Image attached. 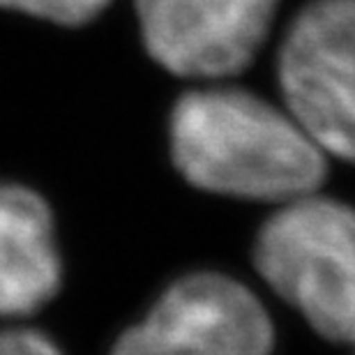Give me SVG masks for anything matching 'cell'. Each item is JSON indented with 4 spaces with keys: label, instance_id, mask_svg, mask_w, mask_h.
<instances>
[{
    "label": "cell",
    "instance_id": "obj_6",
    "mask_svg": "<svg viewBox=\"0 0 355 355\" xmlns=\"http://www.w3.org/2000/svg\"><path fill=\"white\" fill-rule=\"evenodd\" d=\"M60 286L49 205L21 184L0 182V316H28Z\"/></svg>",
    "mask_w": 355,
    "mask_h": 355
},
{
    "label": "cell",
    "instance_id": "obj_8",
    "mask_svg": "<svg viewBox=\"0 0 355 355\" xmlns=\"http://www.w3.org/2000/svg\"><path fill=\"white\" fill-rule=\"evenodd\" d=\"M0 355H60V351L37 330H3Z\"/></svg>",
    "mask_w": 355,
    "mask_h": 355
},
{
    "label": "cell",
    "instance_id": "obj_4",
    "mask_svg": "<svg viewBox=\"0 0 355 355\" xmlns=\"http://www.w3.org/2000/svg\"><path fill=\"white\" fill-rule=\"evenodd\" d=\"M272 323L240 282L217 272L184 277L111 355H270Z\"/></svg>",
    "mask_w": 355,
    "mask_h": 355
},
{
    "label": "cell",
    "instance_id": "obj_1",
    "mask_svg": "<svg viewBox=\"0 0 355 355\" xmlns=\"http://www.w3.org/2000/svg\"><path fill=\"white\" fill-rule=\"evenodd\" d=\"M175 166L198 189L288 203L325 180V153L277 106L243 88L182 95L171 113Z\"/></svg>",
    "mask_w": 355,
    "mask_h": 355
},
{
    "label": "cell",
    "instance_id": "obj_3",
    "mask_svg": "<svg viewBox=\"0 0 355 355\" xmlns=\"http://www.w3.org/2000/svg\"><path fill=\"white\" fill-rule=\"evenodd\" d=\"M288 113L323 153L355 162V0H314L279 51Z\"/></svg>",
    "mask_w": 355,
    "mask_h": 355
},
{
    "label": "cell",
    "instance_id": "obj_2",
    "mask_svg": "<svg viewBox=\"0 0 355 355\" xmlns=\"http://www.w3.org/2000/svg\"><path fill=\"white\" fill-rule=\"evenodd\" d=\"M254 266L318 335L355 344V210L316 194L263 224Z\"/></svg>",
    "mask_w": 355,
    "mask_h": 355
},
{
    "label": "cell",
    "instance_id": "obj_5",
    "mask_svg": "<svg viewBox=\"0 0 355 355\" xmlns=\"http://www.w3.org/2000/svg\"><path fill=\"white\" fill-rule=\"evenodd\" d=\"M277 0H137L148 53L178 76L224 79L254 60Z\"/></svg>",
    "mask_w": 355,
    "mask_h": 355
},
{
    "label": "cell",
    "instance_id": "obj_7",
    "mask_svg": "<svg viewBox=\"0 0 355 355\" xmlns=\"http://www.w3.org/2000/svg\"><path fill=\"white\" fill-rule=\"evenodd\" d=\"M111 0H0V7L17 10L62 26H81L97 17Z\"/></svg>",
    "mask_w": 355,
    "mask_h": 355
}]
</instances>
